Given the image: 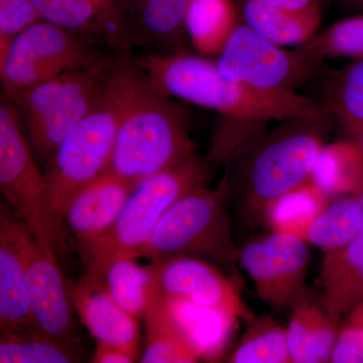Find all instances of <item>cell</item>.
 <instances>
[{"label": "cell", "mask_w": 363, "mask_h": 363, "mask_svg": "<svg viewBox=\"0 0 363 363\" xmlns=\"http://www.w3.org/2000/svg\"><path fill=\"white\" fill-rule=\"evenodd\" d=\"M238 347L227 362L231 363H292L288 333L272 318L253 317Z\"/></svg>", "instance_id": "obj_30"}, {"label": "cell", "mask_w": 363, "mask_h": 363, "mask_svg": "<svg viewBox=\"0 0 363 363\" xmlns=\"http://www.w3.org/2000/svg\"><path fill=\"white\" fill-rule=\"evenodd\" d=\"M353 194L362 206V225L355 238L345 247L326 252L322 262L321 277L323 300L326 309L335 301L338 294L363 267V182Z\"/></svg>", "instance_id": "obj_31"}, {"label": "cell", "mask_w": 363, "mask_h": 363, "mask_svg": "<svg viewBox=\"0 0 363 363\" xmlns=\"http://www.w3.org/2000/svg\"><path fill=\"white\" fill-rule=\"evenodd\" d=\"M30 228L6 199L0 207V331H26L35 327L30 308L26 266Z\"/></svg>", "instance_id": "obj_14"}, {"label": "cell", "mask_w": 363, "mask_h": 363, "mask_svg": "<svg viewBox=\"0 0 363 363\" xmlns=\"http://www.w3.org/2000/svg\"><path fill=\"white\" fill-rule=\"evenodd\" d=\"M152 289L169 298L233 313L250 321L252 313L218 267L197 257L178 255L150 262Z\"/></svg>", "instance_id": "obj_12"}, {"label": "cell", "mask_w": 363, "mask_h": 363, "mask_svg": "<svg viewBox=\"0 0 363 363\" xmlns=\"http://www.w3.org/2000/svg\"><path fill=\"white\" fill-rule=\"evenodd\" d=\"M109 297L135 320L145 319L152 290L150 266H140L131 257H114L87 269Z\"/></svg>", "instance_id": "obj_21"}, {"label": "cell", "mask_w": 363, "mask_h": 363, "mask_svg": "<svg viewBox=\"0 0 363 363\" xmlns=\"http://www.w3.org/2000/svg\"><path fill=\"white\" fill-rule=\"evenodd\" d=\"M81 362L77 345L60 342L39 330L6 332L0 336L1 363H72Z\"/></svg>", "instance_id": "obj_28"}, {"label": "cell", "mask_w": 363, "mask_h": 363, "mask_svg": "<svg viewBox=\"0 0 363 363\" xmlns=\"http://www.w3.org/2000/svg\"><path fill=\"white\" fill-rule=\"evenodd\" d=\"M39 21L32 0H0V57L18 35Z\"/></svg>", "instance_id": "obj_34"}, {"label": "cell", "mask_w": 363, "mask_h": 363, "mask_svg": "<svg viewBox=\"0 0 363 363\" xmlns=\"http://www.w3.org/2000/svg\"><path fill=\"white\" fill-rule=\"evenodd\" d=\"M330 362L363 363V298L340 323Z\"/></svg>", "instance_id": "obj_33"}, {"label": "cell", "mask_w": 363, "mask_h": 363, "mask_svg": "<svg viewBox=\"0 0 363 363\" xmlns=\"http://www.w3.org/2000/svg\"><path fill=\"white\" fill-rule=\"evenodd\" d=\"M241 18L235 0H190L185 30L202 56H218Z\"/></svg>", "instance_id": "obj_23"}, {"label": "cell", "mask_w": 363, "mask_h": 363, "mask_svg": "<svg viewBox=\"0 0 363 363\" xmlns=\"http://www.w3.org/2000/svg\"><path fill=\"white\" fill-rule=\"evenodd\" d=\"M43 173L32 145L11 98L0 100V189L4 199L35 240L52 248L57 257L71 247L70 231L58 225L42 202Z\"/></svg>", "instance_id": "obj_8"}, {"label": "cell", "mask_w": 363, "mask_h": 363, "mask_svg": "<svg viewBox=\"0 0 363 363\" xmlns=\"http://www.w3.org/2000/svg\"><path fill=\"white\" fill-rule=\"evenodd\" d=\"M363 298V267L338 294L335 301L327 309L334 321L341 323L343 315Z\"/></svg>", "instance_id": "obj_35"}, {"label": "cell", "mask_w": 363, "mask_h": 363, "mask_svg": "<svg viewBox=\"0 0 363 363\" xmlns=\"http://www.w3.org/2000/svg\"><path fill=\"white\" fill-rule=\"evenodd\" d=\"M264 4L283 7L291 11H307L321 6V0H259Z\"/></svg>", "instance_id": "obj_37"}, {"label": "cell", "mask_w": 363, "mask_h": 363, "mask_svg": "<svg viewBox=\"0 0 363 363\" xmlns=\"http://www.w3.org/2000/svg\"><path fill=\"white\" fill-rule=\"evenodd\" d=\"M108 82L119 124L105 172L138 185L195 154L187 113L154 87L135 60L112 61Z\"/></svg>", "instance_id": "obj_1"}, {"label": "cell", "mask_w": 363, "mask_h": 363, "mask_svg": "<svg viewBox=\"0 0 363 363\" xmlns=\"http://www.w3.org/2000/svg\"><path fill=\"white\" fill-rule=\"evenodd\" d=\"M118 124V105L107 77L104 94L94 108L64 138L45 162L42 202L58 225L67 228L64 213L69 203L106 171Z\"/></svg>", "instance_id": "obj_6"}, {"label": "cell", "mask_w": 363, "mask_h": 363, "mask_svg": "<svg viewBox=\"0 0 363 363\" xmlns=\"http://www.w3.org/2000/svg\"><path fill=\"white\" fill-rule=\"evenodd\" d=\"M104 59L77 35L40 21L18 35L0 57L4 92L11 95Z\"/></svg>", "instance_id": "obj_10"}, {"label": "cell", "mask_w": 363, "mask_h": 363, "mask_svg": "<svg viewBox=\"0 0 363 363\" xmlns=\"http://www.w3.org/2000/svg\"><path fill=\"white\" fill-rule=\"evenodd\" d=\"M40 21L74 33L88 44L130 45L118 11L102 0H32Z\"/></svg>", "instance_id": "obj_16"}, {"label": "cell", "mask_w": 363, "mask_h": 363, "mask_svg": "<svg viewBox=\"0 0 363 363\" xmlns=\"http://www.w3.org/2000/svg\"><path fill=\"white\" fill-rule=\"evenodd\" d=\"M362 219V206L357 196H338L330 200L313 222L305 240L325 252L340 250L355 238Z\"/></svg>", "instance_id": "obj_27"}, {"label": "cell", "mask_w": 363, "mask_h": 363, "mask_svg": "<svg viewBox=\"0 0 363 363\" xmlns=\"http://www.w3.org/2000/svg\"><path fill=\"white\" fill-rule=\"evenodd\" d=\"M81 322L98 342L116 344L138 355L140 332L138 321L114 302L96 279L85 276L69 285Z\"/></svg>", "instance_id": "obj_17"}, {"label": "cell", "mask_w": 363, "mask_h": 363, "mask_svg": "<svg viewBox=\"0 0 363 363\" xmlns=\"http://www.w3.org/2000/svg\"><path fill=\"white\" fill-rule=\"evenodd\" d=\"M351 135L363 128V59L333 72L322 104Z\"/></svg>", "instance_id": "obj_29"}, {"label": "cell", "mask_w": 363, "mask_h": 363, "mask_svg": "<svg viewBox=\"0 0 363 363\" xmlns=\"http://www.w3.org/2000/svg\"><path fill=\"white\" fill-rule=\"evenodd\" d=\"M135 186L104 172L74 196L64 213V222L76 245L104 235L113 226Z\"/></svg>", "instance_id": "obj_15"}, {"label": "cell", "mask_w": 363, "mask_h": 363, "mask_svg": "<svg viewBox=\"0 0 363 363\" xmlns=\"http://www.w3.org/2000/svg\"><path fill=\"white\" fill-rule=\"evenodd\" d=\"M311 180L330 199L353 194L363 182V150L359 143L353 140L325 145Z\"/></svg>", "instance_id": "obj_24"}, {"label": "cell", "mask_w": 363, "mask_h": 363, "mask_svg": "<svg viewBox=\"0 0 363 363\" xmlns=\"http://www.w3.org/2000/svg\"><path fill=\"white\" fill-rule=\"evenodd\" d=\"M26 266L33 322L39 330L60 342L77 345L75 307L52 248L45 247L30 233L26 238Z\"/></svg>", "instance_id": "obj_13"}, {"label": "cell", "mask_w": 363, "mask_h": 363, "mask_svg": "<svg viewBox=\"0 0 363 363\" xmlns=\"http://www.w3.org/2000/svg\"><path fill=\"white\" fill-rule=\"evenodd\" d=\"M138 355L116 344L98 342L91 362L94 363H133Z\"/></svg>", "instance_id": "obj_36"}, {"label": "cell", "mask_w": 363, "mask_h": 363, "mask_svg": "<svg viewBox=\"0 0 363 363\" xmlns=\"http://www.w3.org/2000/svg\"><path fill=\"white\" fill-rule=\"evenodd\" d=\"M330 200L310 179L271 203L262 222L272 231L292 234L305 240L313 222Z\"/></svg>", "instance_id": "obj_25"}, {"label": "cell", "mask_w": 363, "mask_h": 363, "mask_svg": "<svg viewBox=\"0 0 363 363\" xmlns=\"http://www.w3.org/2000/svg\"><path fill=\"white\" fill-rule=\"evenodd\" d=\"M217 57L224 77L264 92H296L325 72L324 61L301 48L290 51L274 44L242 21Z\"/></svg>", "instance_id": "obj_9"}, {"label": "cell", "mask_w": 363, "mask_h": 363, "mask_svg": "<svg viewBox=\"0 0 363 363\" xmlns=\"http://www.w3.org/2000/svg\"><path fill=\"white\" fill-rule=\"evenodd\" d=\"M241 21L250 30L281 47L305 45L316 35L322 7L291 11L259 0H235Z\"/></svg>", "instance_id": "obj_19"}, {"label": "cell", "mask_w": 363, "mask_h": 363, "mask_svg": "<svg viewBox=\"0 0 363 363\" xmlns=\"http://www.w3.org/2000/svg\"><path fill=\"white\" fill-rule=\"evenodd\" d=\"M167 298L177 323L199 359L218 362L240 318L233 313L202 307L188 301Z\"/></svg>", "instance_id": "obj_20"}, {"label": "cell", "mask_w": 363, "mask_h": 363, "mask_svg": "<svg viewBox=\"0 0 363 363\" xmlns=\"http://www.w3.org/2000/svg\"><path fill=\"white\" fill-rule=\"evenodd\" d=\"M348 6L357 7V9H362L363 11V0H342Z\"/></svg>", "instance_id": "obj_38"}, {"label": "cell", "mask_w": 363, "mask_h": 363, "mask_svg": "<svg viewBox=\"0 0 363 363\" xmlns=\"http://www.w3.org/2000/svg\"><path fill=\"white\" fill-rule=\"evenodd\" d=\"M353 138H354L355 140L358 143H359L360 147H362L363 150V128L362 130L357 131V133H353L352 135Z\"/></svg>", "instance_id": "obj_39"}, {"label": "cell", "mask_w": 363, "mask_h": 363, "mask_svg": "<svg viewBox=\"0 0 363 363\" xmlns=\"http://www.w3.org/2000/svg\"><path fill=\"white\" fill-rule=\"evenodd\" d=\"M145 344L143 363H193L199 362L172 313L168 298L152 289L145 316Z\"/></svg>", "instance_id": "obj_22"}, {"label": "cell", "mask_w": 363, "mask_h": 363, "mask_svg": "<svg viewBox=\"0 0 363 363\" xmlns=\"http://www.w3.org/2000/svg\"><path fill=\"white\" fill-rule=\"evenodd\" d=\"M298 48L321 61L340 57L363 59V13L337 21Z\"/></svg>", "instance_id": "obj_32"}, {"label": "cell", "mask_w": 363, "mask_h": 363, "mask_svg": "<svg viewBox=\"0 0 363 363\" xmlns=\"http://www.w3.org/2000/svg\"><path fill=\"white\" fill-rule=\"evenodd\" d=\"M189 2L190 0H136L138 23L131 30V45L175 47L186 33Z\"/></svg>", "instance_id": "obj_26"}, {"label": "cell", "mask_w": 363, "mask_h": 363, "mask_svg": "<svg viewBox=\"0 0 363 363\" xmlns=\"http://www.w3.org/2000/svg\"><path fill=\"white\" fill-rule=\"evenodd\" d=\"M331 117L286 119L245 154L241 206L252 223L262 221L274 200L311 179Z\"/></svg>", "instance_id": "obj_3"}, {"label": "cell", "mask_w": 363, "mask_h": 363, "mask_svg": "<svg viewBox=\"0 0 363 363\" xmlns=\"http://www.w3.org/2000/svg\"><path fill=\"white\" fill-rule=\"evenodd\" d=\"M162 94L218 112L225 121L262 124L331 116L322 104L297 92L252 89L222 75L216 61L188 52L149 54L135 60Z\"/></svg>", "instance_id": "obj_2"}, {"label": "cell", "mask_w": 363, "mask_h": 363, "mask_svg": "<svg viewBox=\"0 0 363 363\" xmlns=\"http://www.w3.org/2000/svg\"><path fill=\"white\" fill-rule=\"evenodd\" d=\"M210 174L206 160L194 154L173 168L138 183L104 235L75 245L86 267L114 257L140 259L162 215L184 196L205 186Z\"/></svg>", "instance_id": "obj_5"}, {"label": "cell", "mask_w": 363, "mask_h": 363, "mask_svg": "<svg viewBox=\"0 0 363 363\" xmlns=\"http://www.w3.org/2000/svg\"><path fill=\"white\" fill-rule=\"evenodd\" d=\"M111 63L104 59L6 94L40 162H47L64 138L94 108L104 94Z\"/></svg>", "instance_id": "obj_7"}, {"label": "cell", "mask_w": 363, "mask_h": 363, "mask_svg": "<svg viewBox=\"0 0 363 363\" xmlns=\"http://www.w3.org/2000/svg\"><path fill=\"white\" fill-rule=\"evenodd\" d=\"M291 310L286 333L292 363L330 362L340 325L327 311L322 297L318 302L306 291Z\"/></svg>", "instance_id": "obj_18"}, {"label": "cell", "mask_w": 363, "mask_h": 363, "mask_svg": "<svg viewBox=\"0 0 363 363\" xmlns=\"http://www.w3.org/2000/svg\"><path fill=\"white\" fill-rule=\"evenodd\" d=\"M309 243L292 234L272 231L240 248V262L257 296L272 309H291L307 291Z\"/></svg>", "instance_id": "obj_11"}, {"label": "cell", "mask_w": 363, "mask_h": 363, "mask_svg": "<svg viewBox=\"0 0 363 363\" xmlns=\"http://www.w3.org/2000/svg\"><path fill=\"white\" fill-rule=\"evenodd\" d=\"M230 181L226 174L216 188L196 189L162 215L140 257L152 262L178 257H206L218 266L234 267L240 248L231 234L228 204Z\"/></svg>", "instance_id": "obj_4"}]
</instances>
